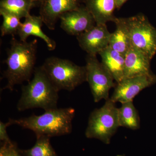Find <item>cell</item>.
Segmentation results:
<instances>
[{"mask_svg":"<svg viewBox=\"0 0 156 156\" xmlns=\"http://www.w3.org/2000/svg\"><path fill=\"white\" fill-rule=\"evenodd\" d=\"M43 19L41 16L28 15L25 18L23 22L21 23L17 34L21 41H26L30 36L37 37L43 40L46 43L50 50H55L56 43L54 40L48 36L42 30Z\"/></svg>","mask_w":156,"mask_h":156,"instance_id":"obj_13","label":"cell"},{"mask_svg":"<svg viewBox=\"0 0 156 156\" xmlns=\"http://www.w3.org/2000/svg\"><path fill=\"white\" fill-rule=\"evenodd\" d=\"M10 44L5 62L7 68L3 75L7 83L2 90L12 91L16 85L29 82L34 75L38 41L37 39L30 42L21 41L13 36Z\"/></svg>","mask_w":156,"mask_h":156,"instance_id":"obj_1","label":"cell"},{"mask_svg":"<svg viewBox=\"0 0 156 156\" xmlns=\"http://www.w3.org/2000/svg\"><path fill=\"white\" fill-rule=\"evenodd\" d=\"M41 66L59 91L71 92L87 82L86 66L77 65L68 59L51 56Z\"/></svg>","mask_w":156,"mask_h":156,"instance_id":"obj_4","label":"cell"},{"mask_svg":"<svg viewBox=\"0 0 156 156\" xmlns=\"http://www.w3.org/2000/svg\"><path fill=\"white\" fill-rule=\"evenodd\" d=\"M82 0H45L42 2L40 16L44 24L54 30L56 22L62 14L80 7Z\"/></svg>","mask_w":156,"mask_h":156,"instance_id":"obj_11","label":"cell"},{"mask_svg":"<svg viewBox=\"0 0 156 156\" xmlns=\"http://www.w3.org/2000/svg\"><path fill=\"white\" fill-rule=\"evenodd\" d=\"M85 7L92 14L96 24H106L109 21L115 22L114 15L116 9L115 0H83Z\"/></svg>","mask_w":156,"mask_h":156,"instance_id":"obj_14","label":"cell"},{"mask_svg":"<svg viewBox=\"0 0 156 156\" xmlns=\"http://www.w3.org/2000/svg\"><path fill=\"white\" fill-rule=\"evenodd\" d=\"M17 108L19 112L34 108L44 111L57 108L58 90L50 80L41 66L36 67L33 79L23 86Z\"/></svg>","mask_w":156,"mask_h":156,"instance_id":"obj_3","label":"cell"},{"mask_svg":"<svg viewBox=\"0 0 156 156\" xmlns=\"http://www.w3.org/2000/svg\"><path fill=\"white\" fill-rule=\"evenodd\" d=\"M131 46L140 50L151 59L156 53V29L145 15L139 14L123 17Z\"/></svg>","mask_w":156,"mask_h":156,"instance_id":"obj_6","label":"cell"},{"mask_svg":"<svg viewBox=\"0 0 156 156\" xmlns=\"http://www.w3.org/2000/svg\"><path fill=\"white\" fill-rule=\"evenodd\" d=\"M111 33L106 24H95L76 37L79 46L87 54L97 56L109 46Z\"/></svg>","mask_w":156,"mask_h":156,"instance_id":"obj_10","label":"cell"},{"mask_svg":"<svg viewBox=\"0 0 156 156\" xmlns=\"http://www.w3.org/2000/svg\"><path fill=\"white\" fill-rule=\"evenodd\" d=\"M11 126L10 122L4 123L0 122V140L2 143H9L12 142L7 132V128Z\"/></svg>","mask_w":156,"mask_h":156,"instance_id":"obj_22","label":"cell"},{"mask_svg":"<svg viewBox=\"0 0 156 156\" xmlns=\"http://www.w3.org/2000/svg\"><path fill=\"white\" fill-rule=\"evenodd\" d=\"M75 110L71 107L52 109L40 115L35 114L17 119H9L11 125H17L33 131L37 136L51 137L70 134Z\"/></svg>","mask_w":156,"mask_h":156,"instance_id":"obj_2","label":"cell"},{"mask_svg":"<svg viewBox=\"0 0 156 156\" xmlns=\"http://www.w3.org/2000/svg\"><path fill=\"white\" fill-rule=\"evenodd\" d=\"M125 78L152 75L151 59L144 53L131 46L125 55Z\"/></svg>","mask_w":156,"mask_h":156,"instance_id":"obj_12","label":"cell"},{"mask_svg":"<svg viewBox=\"0 0 156 156\" xmlns=\"http://www.w3.org/2000/svg\"><path fill=\"white\" fill-rule=\"evenodd\" d=\"M119 127L118 108L115 103L109 98L103 106L95 109L90 114L85 136L109 144Z\"/></svg>","mask_w":156,"mask_h":156,"instance_id":"obj_5","label":"cell"},{"mask_svg":"<svg viewBox=\"0 0 156 156\" xmlns=\"http://www.w3.org/2000/svg\"><path fill=\"white\" fill-rule=\"evenodd\" d=\"M115 23L116 29L111 33L109 46L125 56L131 46L128 30L123 17H117Z\"/></svg>","mask_w":156,"mask_h":156,"instance_id":"obj_16","label":"cell"},{"mask_svg":"<svg viewBox=\"0 0 156 156\" xmlns=\"http://www.w3.org/2000/svg\"><path fill=\"white\" fill-rule=\"evenodd\" d=\"M118 117L120 127L136 130L140 127V119L138 112L133 101L122 104L118 108Z\"/></svg>","mask_w":156,"mask_h":156,"instance_id":"obj_17","label":"cell"},{"mask_svg":"<svg viewBox=\"0 0 156 156\" xmlns=\"http://www.w3.org/2000/svg\"><path fill=\"white\" fill-rule=\"evenodd\" d=\"M60 27L68 34L76 37L87 31L96 24L86 7L66 12L59 17Z\"/></svg>","mask_w":156,"mask_h":156,"instance_id":"obj_9","label":"cell"},{"mask_svg":"<svg viewBox=\"0 0 156 156\" xmlns=\"http://www.w3.org/2000/svg\"><path fill=\"white\" fill-rule=\"evenodd\" d=\"M35 144L30 148L21 150L25 156H58L50 143V138L46 136H37Z\"/></svg>","mask_w":156,"mask_h":156,"instance_id":"obj_19","label":"cell"},{"mask_svg":"<svg viewBox=\"0 0 156 156\" xmlns=\"http://www.w3.org/2000/svg\"><path fill=\"white\" fill-rule=\"evenodd\" d=\"M128 0H115L116 5V9H120L122 8L123 5Z\"/></svg>","mask_w":156,"mask_h":156,"instance_id":"obj_23","label":"cell"},{"mask_svg":"<svg viewBox=\"0 0 156 156\" xmlns=\"http://www.w3.org/2000/svg\"><path fill=\"white\" fill-rule=\"evenodd\" d=\"M40 1H41L42 2H44L45 0H40Z\"/></svg>","mask_w":156,"mask_h":156,"instance_id":"obj_24","label":"cell"},{"mask_svg":"<svg viewBox=\"0 0 156 156\" xmlns=\"http://www.w3.org/2000/svg\"><path fill=\"white\" fill-rule=\"evenodd\" d=\"M0 14L3 17V22L1 27L2 36L11 35L14 36L17 34L21 22L19 18L15 15L0 11Z\"/></svg>","mask_w":156,"mask_h":156,"instance_id":"obj_20","label":"cell"},{"mask_svg":"<svg viewBox=\"0 0 156 156\" xmlns=\"http://www.w3.org/2000/svg\"><path fill=\"white\" fill-rule=\"evenodd\" d=\"M37 0H2L0 11L17 16L20 19L30 15L31 9Z\"/></svg>","mask_w":156,"mask_h":156,"instance_id":"obj_18","label":"cell"},{"mask_svg":"<svg viewBox=\"0 0 156 156\" xmlns=\"http://www.w3.org/2000/svg\"><path fill=\"white\" fill-rule=\"evenodd\" d=\"M0 156H25L22 150L13 141L9 143H2L0 148Z\"/></svg>","mask_w":156,"mask_h":156,"instance_id":"obj_21","label":"cell"},{"mask_svg":"<svg viewBox=\"0 0 156 156\" xmlns=\"http://www.w3.org/2000/svg\"><path fill=\"white\" fill-rule=\"evenodd\" d=\"M156 82V77L153 74L125 78L117 83L110 99L115 103L133 101L140 92Z\"/></svg>","mask_w":156,"mask_h":156,"instance_id":"obj_8","label":"cell"},{"mask_svg":"<svg viewBox=\"0 0 156 156\" xmlns=\"http://www.w3.org/2000/svg\"><path fill=\"white\" fill-rule=\"evenodd\" d=\"M98 54L101 62L109 72L117 83L125 79V56L113 50L109 46L101 51Z\"/></svg>","mask_w":156,"mask_h":156,"instance_id":"obj_15","label":"cell"},{"mask_svg":"<svg viewBox=\"0 0 156 156\" xmlns=\"http://www.w3.org/2000/svg\"><path fill=\"white\" fill-rule=\"evenodd\" d=\"M87 82L89 84L94 101L98 102L102 99L109 98V93L116 87L114 79L95 55L87 54L86 58Z\"/></svg>","mask_w":156,"mask_h":156,"instance_id":"obj_7","label":"cell"}]
</instances>
